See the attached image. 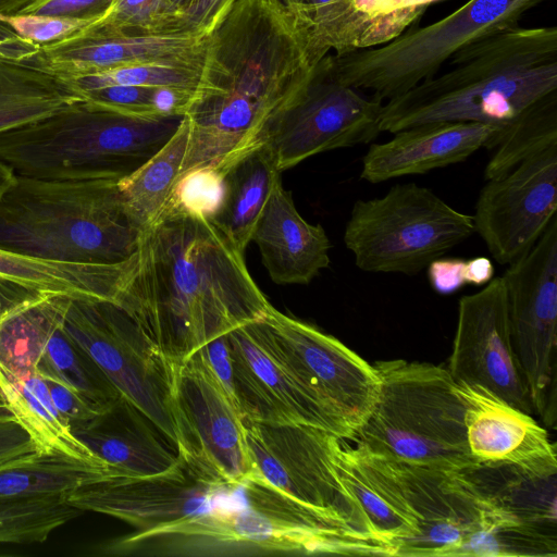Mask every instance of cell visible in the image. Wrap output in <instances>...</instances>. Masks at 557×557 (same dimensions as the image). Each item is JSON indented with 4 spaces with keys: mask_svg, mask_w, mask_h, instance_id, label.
<instances>
[{
    "mask_svg": "<svg viewBox=\"0 0 557 557\" xmlns=\"http://www.w3.org/2000/svg\"><path fill=\"white\" fill-rule=\"evenodd\" d=\"M319 61L282 0H235L203 36L199 81L184 115L189 140L181 175L200 166L226 174L262 145Z\"/></svg>",
    "mask_w": 557,
    "mask_h": 557,
    "instance_id": "6da1fadb",
    "label": "cell"
},
{
    "mask_svg": "<svg viewBox=\"0 0 557 557\" xmlns=\"http://www.w3.org/2000/svg\"><path fill=\"white\" fill-rule=\"evenodd\" d=\"M117 304L166 361L185 360L272 307L244 252L211 219L172 208L144 228Z\"/></svg>",
    "mask_w": 557,
    "mask_h": 557,
    "instance_id": "7a4b0ae2",
    "label": "cell"
},
{
    "mask_svg": "<svg viewBox=\"0 0 557 557\" xmlns=\"http://www.w3.org/2000/svg\"><path fill=\"white\" fill-rule=\"evenodd\" d=\"M442 74L387 100L381 132L425 123L473 122L507 131L533 106L557 94V28L520 25L471 44Z\"/></svg>",
    "mask_w": 557,
    "mask_h": 557,
    "instance_id": "3957f363",
    "label": "cell"
},
{
    "mask_svg": "<svg viewBox=\"0 0 557 557\" xmlns=\"http://www.w3.org/2000/svg\"><path fill=\"white\" fill-rule=\"evenodd\" d=\"M115 553L153 556L384 555L336 516L307 506L253 475L207 513L121 536Z\"/></svg>",
    "mask_w": 557,
    "mask_h": 557,
    "instance_id": "277c9868",
    "label": "cell"
},
{
    "mask_svg": "<svg viewBox=\"0 0 557 557\" xmlns=\"http://www.w3.org/2000/svg\"><path fill=\"white\" fill-rule=\"evenodd\" d=\"M143 231L115 181L14 175L0 195V250L33 259L123 263Z\"/></svg>",
    "mask_w": 557,
    "mask_h": 557,
    "instance_id": "5b68a950",
    "label": "cell"
},
{
    "mask_svg": "<svg viewBox=\"0 0 557 557\" xmlns=\"http://www.w3.org/2000/svg\"><path fill=\"white\" fill-rule=\"evenodd\" d=\"M183 119L133 115L84 99L0 133V162L16 176L120 182L157 153Z\"/></svg>",
    "mask_w": 557,
    "mask_h": 557,
    "instance_id": "8992f818",
    "label": "cell"
},
{
    "mask_svg": "<svg viewBox=\"0 0 557 557\" xmlns=\"http://www.w3.org/2000/svg\"><path fill=\"white\" fill-rule=\"evenodd\" d=\"M377 400L354 437L385 459L458 470L476 463L468 448L465 404L447 369L406 360L374 364Z\"/></svg>",
    "mask_w": 557,
    "mask_h": 557,
    "instance_id": "52a82bcc",
    "label": "cell"
},
{
    "mask_svg": "<svg viewBox=\"0 0 557 557\" xmlns=\"http://www.w3.org/2000/svg\"><path fill=\"white\" fill-rule=\"evenodd\" d=\"M544 1L469 0L428 26L407 29L381 46L329 53L326 60L341 83L387 101L434 76L465 47L519 26Z\"/></svg>",
    "mask_w": 557,
    "mask_h": 557,
    "instance_id": "ba28073f",
    "label": "cell"
},
{
    "mask_svg": "<svg viewBox=\"0 0 557 557\" xmlns=\"http://www.w3.org/2000/svg\"><path fill=\"white\" fill-rule=\"evenodd\" d=\"M473 233L472 215L426 187L406 183L383 197L357 200L344 243L364 272L414 275Z\"/></svg>",
    "mask_w": 557,
    "mask_h": 557,
    "instance_id": "9c48e42d",
    "label": "cell"
},
{
    "mask_svg": "<svg viewBox=\"0 0 557 557\" xmlns=\"http://www.w3.org/2000/svg\"><path fill=\"white\" fill-rule=\"evenodd\" d=\"M265 354L336 422L342 440L354 438L379 396L374 366L315 326L271 307L245 324Z\"/></svg>",
    "mask_w": 557,
    "mask_h": 557,
    "instance_id": "30bf717a",
    "label": "cell"
},
{
    "mask_svg": "<svg viewBox=\"0 0 557 557\" xmlns=\"http://www.w3.org/2000/svg\"><path fill=\"white\" fill-rule=\"evenodd\" d=\"M62 329L94 360L121 399L176 448L168 406L170 363L129 313L112 300L72 297Z\"/></svg>",
    "mask_w": 557,
    "mask_h": 557,
    "instance_id": "8fae6325",
    "label": "cell"
},
{
    "mask_svg": "<svg viewBox=\"0 0 557 557\" xmlns=\"http://www.w3.org/2000/svg\"><path fill=\"white\" fill-rule=\"evenodd\" d=\"M169 411L176 453L201 475L239 484L253 475L243 416L200 350L169 361Z\"/></svg>",
    "mask_w": 557,
    "mask_h": 557,
    "instance_id": "7c38bea8",
    "label": "cell"
},
{
    "mask_svg": "<svg viewBox=\"0 0 557 557\" xmlns=\"http://www.w3.org/2000/svg\"><path fill=\"white\" fill-rule=\"evenodd\" d=\"M510 342L530 389L535 414L546 426L557 420V219L537 242L507 265Z\"/></svg>",
    "mask_w": 557,
    "mask_h": 557,
    "instance_id": "4fadbf2b",
    "label": "cell"
},
{
    "mask_svg": "<svg viewBox=\"0 0 557 557\" xmlns=\"http://www.w3.org/2000/svg\"><path fill=\"white\" fill-rule=\"evenodd\" d=\"M382 106L336 79L325 55L299 96L274 117L264 144L283 172L312 156L373 141Z\"/></svg>",
    "mask_w": 557,
    "mask_h": 557,
    "instance_id": "5bb4252c",
    "label": "cell"
},
{
    "mask_svg": "<svg viewBox=\"0 0 557 557\" xmlns=\"http://www.w3.org/2000/svg\"><path fill=\"white\" fill-rule=\"evenodd\" d=\"M253 474L307 506L330 512L363 535L375 540L333 462L339 441L323 430L297 424H265L244 420Z\"/></svg>",
    "mask_w": 557,
    "mask_h": 557,
    "instance_id": "9a60e30c",
    "label": "cell"
},
{
    "mask_svg": "<svg viewBox=\"0 0 557 557\" xmlns=\"http://www.w3.org/2000/svg\"><path fill=\"white\" fill-rule=\"evenodd\" d=\"M481 188L474 232L493 258L508 265L541 237L557 211V144L539 151Z\"/></svg>",
    "mask_w": 557,
    "mask_h": 557,
    "instance_id": "2e32d148",
    "label": "cell"
},
{
    "mask_svg": "<svg viewBox=\"0 0 557 557\" xmlns=\"http://www.w3.org/2000/svg\"><path fill=\"white\" fill-rule=\"evenodd\" d=\"M448 372L456 384L481 386L529 414L530 389L512 350L506 289L502 276L462 296Z\"/></svg>",
    "mask_w": 557,
    "mask_h": 557,
    "instance_id": "e0dca14e",
    "label": "cell"
},
{
    "mask_svg": "<svg viewBox=\"0 0 557 557\" xmlns=\"http://www.w3.org/2000/svg\"><path fill=\"white\" fill-rule=\"evenodd\" d=\"M232 484L201 475L178 456L166 471L85 485L67 493L66 500L144 531L220 507Z\"/></svg>",
    "mask_w": 557,
    "mask_h": 557,
    "instance_id": "ac0fdd59",
    "label": "cell"
},
{
    "mask_svg": "<svg viewBox=\"0 0 557 557\" xmlns=\"http://www.w3.org/2000/svg\"><path fill=\"white\" fill-rule=\"evenodd\" d=\"M386 460L418 522L417 533L396 556H458L475 537L504 528L454 470Z\"/></svg>",
    "mask_w": 557,
    "mask_h": 557,
    "instance_id": "d6986e66",
    "label": "cell"
},
{
    "mask_svg": "<svg viewBox=\"0 0 557 557\" xmlns=\"http://www.w3.org/2000/svg\"><path fill=\"white\" fill-rule=\"evenodd\" d=\"M203 36L191 33L127 35L92 24L70 36L39 46L26 62L64 81L114 67L150 63H200Z\"/></svg>",
    "mask_w": 557,
    "mask_h": 557,
    "instance_id": "ffe728a7",
    "label": "cell"
},
{
    "mask_svg": "<svg viewBox=\"0 0 557 557\" xmlns=\"http://www.w3.org/2000/svg\"><path fill=\"white\" fill-rule=\"evenodd\" d=\"M226 335L235 396L244 420L308 425L342 440L332 417L265 354L245 325Z\"/></svg>",
    "mask_w": 557,
    "mask_h": 557,
    "instance_id": "44dd1931",
    "label": "cell"
},
{
    "mask_svg": "<svg viewBox=\"0 0 557 557\" xmlns=\"http://www.w3.org/2000/svg\"><path fill=\"white\" fill-rule=\"evenodd\" d=\"M465 404L466 437L476 463H510L557 473V453L532 417L478 385L457 384Z\"/></svg>",
    "mask_w": 557,
    "mask_h": 557,
    "instance_id": "7402d4cb",
    "label": "cell"
},
{
    "mask_svg": "<svg viewBox=\"0 0 557 557\" xmlns=\"http://www.w3.org/2000/svg\"><path fill=\"white\" fill-rule=\"evenodd\" d=\"M393 135L386 143L371 144L362 159L361 180L375 184L463 162L482 147H496L505 131L482 123L438 122Z\"/></svg>",
    "mask_w": 557,
    "mask_h": 557,
    "instance_id": "603a6c76",
    "label": "cell"
},
{
    "mask_svg": "<svg viewBox=\"0 0 557 557\" xmlns=\"http://www.w3.org/2000/svg\"><path fill=\"white\" fill-rule=\"evenodd\" d=\"M335 446L333 462L343 486L357 502L371 535L391 556L418 531L416 515L389 462L360 446Z\"/></svg>",
    "mask_w": 557,
    "mask_h": 557,
    "instance_id": "cb8c5ba5",
    "label": "cell"
},
{
    "mask_svg": "<svg viewBox=\"0 0 557 557\" xmlns=\"http://www.w3.org/2000/svg\"><path fill=\"white\" fill-rule=\"evenodd\" d=\"M251 240L276 284H309L331 262L325 230L301 216L282 180L275 184Z\"/></svg>",
    "mask_w": 557,
    "mask_h": 557,
    "instance_id": "d4e9b609",
    "label": "cell"
},
{
    "mask_svg": "<svg viewBox=\"0 0 557 557\" xmlns=\"http://www.w3.org/2000/svg\"><path fill=\"white\" fill-rule=\"evenodd\" d=\"M454 471L506 528L556 536L557 473H535L510 463H473Z\"/></svg>",
    "mask_w": 557,
    "mask_h": 557,
    "instance_id": "484cf974",
    "label": "cell"
},
{
    "mask_svg": "<svg viewBox=\"0 0 557 557\" xmlns=\"http://www.w3.org/2000/svg\"><path fill=\"white\" fill-rule=\"evenodd\" d=\"M144 420L148 419L121 399L110 411L71 428L98 457L135 478L166 471L178 460Z\"/></svg>",
    "mask_w": 557,
    "mask_h": 557,
    "instance_id": "4316f807",
    "label": "cell"
},
{
    "mask_svg": "<svg viewBox=\"0 0 557 557\" xmlns=\"http://www.w3.org/2000/svg\"><path fill=\"white\" fill-rule=\"evenodd\" d=\"M74 296L36 293L0 313V377L20 380L36 372L46 346L63 323Z\"/></svg>",
    "mask_w": 557,
    "mask_h": 557,
    "instance_id": "83f0119b",
    "label": "cell"
},
{
    "mask_svg": "<svg viewBox=\"0 0 557 557\" xmlns=\"http://www.w3.org/2000/svg\"><path fill=\"white\" fill-rule=\"evenodd\" d=\"M135 255L119 264H87L33 259L0 250V277L37 293H62L117 302Z\"/></svg>",
    "mask_w": 557,
    "mask_h": 557,
    "instance_id": "f1b7e54d",
    "label": "cell"
},
{
    "mask_svg": "<svg viewBox=\"0 0 557 557\" xmlns=\"http://www.w3.org/2000/svg\"><path fill=\"white\" fill-rule=\"evenodd\" d=\"M129 478L108 462L35 451L0 463V503L62 494L102 481Z\"/></svg>",
    "mask_w": 557,
    "mask_h": 557,
    "instance_id": "f546056e",
    "label": "cell"
},
{
    "mask_svg": "<svg viewBox=\"0 0 557 557\" xmlns=\"http://www.w3.org/2000/svg\"><path fill=\"white\" fill-rule=\"evenodd\" d=\"M0 400L28 433L39 453L107 462L74 435L70 422L54 407L46 381L37 371L20 380L0 377Z\"/></svg>",
    "mask_w": 557,
    "mask_h": 557,
    "instance_id": "4dcf8cb0",
    "label": "cell"
},
{
    "mask_svg": "<svg viewBox=\"0 0 557 557\" xmlns=\"http://www.w3.org/2000/svg\"><path fill=\"white\" fill-rule=\"evenodd\" d=\"M270 148L263 143L225 174V197L211 219L245 252L275 184L282 180Z\"/></svg>",
    "mask_w": 557,
    "mask_h": 557,
    "instance_id": "1f68e13d",
    "label": "cell"
},
{
    "mask_svg": "<svg viewBox=\"0 0 557 557\" xmlns=\"http://www.w3.org/2000/svg\"><path fill=\"white\" fill-rule=\"evenodd\" d=\"M67 81L29 64L0 59V133L84 100Z\"/></svg>",
    "mask_w": 557,
    "mask_h": 557,
    "instance_id": "d6a6232c",
    "label": "cell"
},
{
    "mask_svg": "<svg viewBox=\"0 0 557 557\" xmlns=\"http://www.w3.org/2000/svg\"><path fill=\"white\" fill-rule=\"evenodd\" d=\"M189 125L184 116L175 134L140 168L119 182L132 213L145 228L163 211L186 158Z\"/></svg>",
    "mask_w": 557,
    "mask_h": 557,
    "instance_id": "836d02e7",
    "label": "cell"
},
{
    "mask_svg": "<svg viewBox=\"0 0 557 557\" xmlns=\"http://www.w3.org/2000/svg\"><path fill=\"white\" fill-rule=\"evenodd\" d=\"M36 370L41 376L64 383L102 413L121 400L107 376L62 325L51 335Z\"/></svg>",
    "mask_w": 557,
    "mask_h": 557,
    "instance_id": "e575fe53",
    "label": "cell"
},
{
    "mask_svg": "<svg viewBox=\"0 0 557 557\" xmlns=\"http://www.w3.org/2000/svg\"><path fill=\"white\" fill-rule=\"evenodd\" d=\"M557 144V94L527 111L504 135L484 170L486 180L498 177L525 158Z\"/></svg>",
    "mask_w": 557,
    "mask_h": 557,
    "instance_id": "d590c367",
    "label": "cell"
},
{
    "mask_svg": "<svg viewBox=\"0 0 557 557\" xmlns=\"http://www.w3.org/2000/svg\"><path fill=\"white\" fill-rule=\"evenodd\" d=\"M82 510L66 495H38L0 503V543H42Z\"/></svg>",
    "mask_w": 557,
    "mask_h": 557,
    "instance_id": "8d00e7d4",
    "label": "cell"
},
{
    "mask_svg": "<svg viewBox=\"0 0 557 557\" xmlns=\"http://www.w3.org/2000/svg\"><path fill=\"white\" fill-rule=\"evenodd\" d=\"M436 1L352 0L356 18L347 35L345 52L381 46L396 38Z\"/></svg>",
    "mask_w": 557,
    "mask_h": 557,
    "instance_id": "74e56055",
    "label": "cell"
},
{
    "mask_svg": "<svg viewBox=\"0 0 557 557\" xmlns=\"http://www.w3.org/2000/svg\"><path fill=\"white\" fill-rule=\"evenodd\" d=\"M200 63L150 62L114 67L67 81L79 91L114 85L143 87H176L195 91Z\"/></svg>",
    "mask_w": 557,
    "mask_h": 557,
    "instance_id": "f35d334b",
    "label": "cell"
},
{
    "mask_svg": "<svg viewBox=\"0 0 557 557\" xmlns=\"http://www.w3.org/2000/svg\"><path fill=\"white\" fill-rule=\"evenodd\" d=\"M295 15L321 60L331 51L343 53L356 13L352 0H300Z\"/></svg>",
    "mask_w": 557,
    "mask_h": 557,
    "instance_id": "ab89813d",
    "label": "cell"
},
{
    "mask_svg": "<svg viewBox=\"0 0 557 557\" xmlns=\"http://www.w3.org/2000/svg\"><path fill=\"white\" fill-rule=\"evenodd\" d=\"M177 14L165 0H114L92 25L112 33L153 35L176 32Z\"/></svg>",
    "mask_w": 557,
    "mask_h": 557,
    "instance_id": "60d3db41",
    "label": "cell"
},
{
    "mask_svg": "<svg viewBox=\"0 0 557 557\" xmlns=\"http://www.w3.org/2000/svg\"><path fill=\"white\" fill-rule=\"evenodd\" d=\"M225 197V174L212 166L191 169L182 174L165 208L213 219Z\"/></svg>",
    "mask_w": 557,
    "mask_h": 557,
    "instance_id": "b9f144b4",
    "label": "cell"
},
{
    "mask_svg": "<svg viewBox=\"0 0 557 557\" xmlns=\"http://www.w3.org/2000/svg\"><path fill=\"white\" fill-rule=\"evenodd\" d=\"M154 87L114 85L81 91L97 104L140 116H159L153 108Z\"/></svg>",
    "mask_w": 557,
    "mask_h": 557,
    "instance_id": "7bdbcfd3",
    "label": "cell"
},
{
    "mask_svg": "<svg viewBox=\"0 0 557 557\" xmlns=\"http://www.w3.org/2000/svg\"><path fill=\"white\" fill-rule=\"evenodd\" d=\"M5 20L18 35L38 46L63 39L88 25L79 21L37 15H18Z\"/></svg>",
    "mask_w": 557,
    "mask_h": 557,
    "instance_id": "ee69618b",
    "label": "cell"
},
{
    "mask_svg": "<svg viewBox=\"0 0 557 557\" xmlns=\"http://www.w3.org/2000/svg\"><path fill=\"white\" fill-rule=\"evenodd\" d=\"M114 0H44L23 15L73 20L88 25L101 20Z\"/></svg>",
    "mask_w": 557,
    "mask_h": 557,
    "instance_id": "f6af8a7d",
    "label": "cell"
},
{
    "mask_svg": "<svg viewBox=\"0 0 557 557\" xmlns=\"http://www.w3.org/2000/svg\"><path fill=\"white\" fill-rule=\"evenodd\" d=\"M54 407L71 425L87 423L103 414L62 382L42 376Z\"/></svg>",
    "mask_w": 557,
    "mask_h": 557,
    "instance_id": "bcb514c9",
    "label": "cell"
},
{
    "mask_svg": "<svg viewBox=\"0 0 557 557\" xmlns=\"http://www.w3.org/2000/svg\"><path fill=\"white\" fill-rule=\"evenodd\" d=\"M38 451L28 433L0 400V463Z\"/></svg>",
    "mask_w": 557,
    "mask_h": 557,
    "instance_id": "7dc6e473",
    "label": "cell"
},
{
    "mask_svg": "<svg viewBox=\"0 0 557 557\" xmlns=\"http://www.w3.org/2000/svg\"><path fill=\"white\" fill-rule=\"evenodd\" d=\"M226 334L210 341L198 350H200L209 368L239 409L235 396L233 367Z\"/></svg>",
    "mask_w": 557,
    "mask_h": 557,
    "instance_id": "c3c4849f",
    "label": "cell"
},
{
    "mask_svg": "<svg viewBox=\"0 0 557 557\" xmlns=\"http://www.w3.org/2000/svg\"><path fill=\"white\" fill-rule=\"evenodd\" d=\"M465 262L461 258H437L430 262L428 280L431 287L441 295H450L466 285Z\"/></svg>",
    "mask_w": 557,
    "mask_h": 557,
    "instance_id": "681fc988",
    "label": "cell"
},
{
    "mask_svg": "<svg viewBox=\"0 0 557 557\" xmlns=\"http://www.w3.org/2000/svg\"><path fill=\"white\" fill-rule=\"evenodd\" d=\"M235 0H206L196 11L182 18L176 30L205 36Z\"/></svg>",
    "mask_w": 557,
    "mask_h": 557,
    "instance_id": "f907efd6",
    "label": "cell"
},
{
    "mask_svg": "<svg viewBox=\"0 0 557 557\" xmlns=\"http://www.w3.org/2000/svg\"><path fill=\"white\" fill-rule=\"evenodd\" d=\"M39 46L23 38L3 17H0V59L26 62Z\"/></svg>",
    "mask_w": 557,
    "mask_h": 557,
    "instance_id": "816d5d0a",
    "label": "cell"
},
{
    "mask_svg": "<svg viewBox=\"0 0 557 557\" xmlns=\"http://www.w3.org/2000/svg\"><path fill=\"white\" fill-rule=\"evenodd\" d=\"M494 275V265L486 257H475L465 262L466 285H486Z\"/></svg>",
    "mask_w": 557,
    "mask_h": 557,
    "instance_id": "f5cc1de1",
    "label": "cell"
},
{
    "mask_svg": "<svg viewBox=\"0 0 557 557\" xmlns=\"http://www.w3.org/2000/svg\"><path fill=\"white\" fill-rule=\"evenodd\" d=\"M36 293L0 277V313L13 304Z\"/></svg>",
    "mask_w": 557,
    "mask_h": 557,
    "instance_id": "db71d44e",
    "label": "cell"
},
{
    "mask_svg": "<svg viewBox=\"0 0 557 557\" xmlns=\"http://www.w3.org/2000/svg\"><path fill=\"white\" fill-rule=\"evenodd\" d=\"M44 0H0V17L8 18L23 15L28 9Z\"/></svg>",
    "mask_w": 557,
    "mask_h": 557,
    "instance_id": "11a10c76",
    "label": "cell"
},
{
    "mask_svg": "<svg viewBox=\"0 0 557 557\" xmlns=\"http://www.w3.org/2000/svg\"><path fill=\"white\" fill-rule=\"evenodd\" d=\"M165 1L172 8V10L177 14L178 21H180V18L184 15V13L190 8L194 0H165Z\"/></svg>",
    "mask_w": 557,
    "mask_h": 557,
    "instance_id": "9f6ffc18",
    "label": "cell"
},
{
    "mask_svg": "<svg viewBox=\"0 0 557 557\" xmlns=\"http://www.w3.org/2000/svg\"><path fill=\"white\" fill-rule=\"evenodd\" d=\"M14 174L12 171L0 162V195L5 190V188L13 181Z\"/></svg>",
    "mask_w": 557,
    "mask_h": 557,
    "instance_id": "6f0895ef",
    "label": "cell"
},
{
    "mask_svg": "<svg viewBox=\"0 0 557 557\" xmlns=\"http://www.w3.org/2000/svg\"><path fill=\"white\" fill-rule=\"evenodd\" d=\"M205 1L206 0H194L190 8L184 13V15L180 18V21L182 18H184L185 16L189 15L190 13H193L194 11H196ZM178 22H177V24H178ZM177 24H176V26H177Z\"/></svg>",
    "mask_w": 557,
    "mask_h": 557,
    "instance_id": "680465c9",
    "label": "cell"
},
{
    "mask_svg": "<svg viewBox=\"0 0 557 557\" xmlns=\"http://www.w3.org/2000/svg\"><path fill=\"white\" fill-rule=\"evenodd\" d=\"M293 12L298 8L300 0H282Z\"/></svg>",
    "mask_w": 557,
    "mask_h": 557,
    "instance_id": "91938a15",
    "label": "cell"
}]
</instances>
